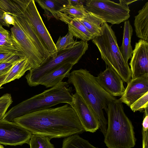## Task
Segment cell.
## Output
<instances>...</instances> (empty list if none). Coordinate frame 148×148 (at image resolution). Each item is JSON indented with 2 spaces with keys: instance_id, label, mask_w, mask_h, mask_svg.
<instances>
[{
  "instance_id": "obj_1",
  "label": "cell",
  "mask_w": 148,
  "mask_h": 148,
  "mask_svg": "<svg viewBox=\"0 0 148 148\" xmlns=\"http://www.w3.org/2000/svg\"><path fill=\"white\" fill-rule=\"evenodd\" d=\"M14 122L32 134L53 138H66L85 131L75 112L68 104L28 113Z\"/></svg>"
},
{
  "instance_id": "obj_2",
  "label": "cell",
  "mask_w": 148,
  "mask_h": 148,
  "mask_svg": "<svg viewBox=\"0 0 148 148\" xmlns=\"http://www.w3.org/2000/svg\"><path fill=\"white\" fill-rule=\"evenodd\" d=\"M67 83L74 86L76 92L81 97L96 116L99 129L104 136L107 120L104 114L109 103L116 98L104 90L97 82L95 77L86 69H80L71 71Z\"/></svg>"
},
{
  "instance_id": "obj_3",
  "label": "cell",
  "mask_w": 148,
  "mask_h": 148,
  "mask_svg": "<svg viewBox=\"0 0 148 148\" xmlns=\"http://www.w3.org/2000/svg\"><path fill=\"white\" fill-rule=\"evenodd\" d=\"M12 16L14 24L10 32L12 42L18 51V56L27 58L32 69L36 68L48 60L50 54L23 15Z\"/></svg>"
},
{
  "instance_id": "obj_4",
  "label": "cell",
  "mask_w": 148,
  "mask_h": 148,
  "mask_svg": "<svg viewBox=\"0 0 148 148\" xmlns=\"http://www.w3.org/2000/svg\"><path fill=\"white\" fill-rule=\"evenodd\" d=\"M67 82H60L55 86L27 99L12 108L3 119L10 122L27 114L43 110L57 104L69 105L72 100L71 87Z\"/></svg>"
},
{
  "instance_id": "obj_5",
  "label": "cell",
  "mask_w": 148,
  "mask_h": 148,
  "mask_svg": "<svg viewBox=\"0 0 148 148\" xmlns=\"http://www.w3.org/2000/svg\"><path fill=\"white\" fill-rule=\"evenodd\" d=\"M107 127L104 142L108 148H132L136 139L133 125L119 99L111 102L106 112Z\"/></svg>"
},
{
  "instance_id": "obj_6",
  "label": "cell",
  "mask_w": 148,
  "mask_h": 148,
  "mask_svg": "<svg viewBox=\"0 0 148 148\" xmlns=\"http://www.w3.org/2000/svg\"><path fill=\"white\" fill-rule=\"evenodd\" d=\"M117 39L111 26L104 22L101 25L100 35L92 40L106 65L115 71L124 82L127 83L131 79V71L122 55Z\"/></svg>"
},
{
  "instance_id": "obj_7",
  "label": "cell",
  "mask_w": 148,
  "mask_h": 148,
  "mask_svg": "<svg viewBox=\"0 0 148 148\" xmlns=\"http://www.w3.org/2000/svg\"><path fill=\"white\" fill-rule=\"evenodd\" d=\"M88 47L87 41L81 40L64 50L58 51L54 58H50L39 67L32 69L25 76L28 85L37 86L40 78L60 66L66 63L75 65L85 53Z\"/></svg>"
},
{
  "instance_id": "obj_8",
  "label": "cell",
  "mask_w": 148,
  "mask_h": 148,
  "mask_svg": "<svg viewBox=\"0 0 148 148\" xmlns=\"http://www.w3.org/2000/svg\"><path fill=\"white\" fill-rule=\"evenodd\" d=\"M84 7L105 22L119 24L127 20L130 16L128 6L107 0H84Z\"/></svg>"
},
{
  "instance_id": "obj_9",
  "label": "cell",
  "mask_w": 148,
  "mask_h": 148,
  "mask_svg": "<svg viewBox=\"0 0 148 148\" xmlns=\"http://www.w3.org/2000/svg\"><path fill=\"white\" fill-rule=\"evenodd\" d=\"M19 3L23 15L31 24L44 45L49 53L51 58L55 57L57 51L55 43L44 24L34 0H20Z\"/></svg>"
},
{
  "instance_id": "obj_10",
  "label": "cell",
  "mask_w": 148,
  "mask_h": 148,
  "mask_svg": "<svg viewBox=\"0 0 148 148\" xmlns=\"http://www.w3.org/2000/svg\"><path fill=\"white\" fill-rule=\"evenodd\" d=\"M32 134L14 122L0 120V144L11 146L29 144Z\"/></svg>"
},
{
  "instance_id": "obj_11",
  "label": "cell",
  "mask_w": 148,
  "mask_h": 148,
  "mask_svg": "<svg viewBox=\"0 0 148 148\" xmlns=\"http://www.w3.org/2000/svg\"><path fill=\"white\" fill-rule=\"evenodd\" d=\"M129 63L131 78L148 74V42L140 39L136 42Z\"/></svg>"
},
{
  "instance_id": "obj_12",
  "label": "cell",
  "mask_w": 148,
  "mask_h": 148,
  "mask_svg": "<svg viewBox=\"0 0 148 148\" xmlns=\"http://www.w3.org/2000/svg\"><path fill=\"white\" fill-rule=\"evenodd\" d=\"M72 96V100L69 105L76 114L85 131L95 132L99 128L96 116L77 93L75 92Z\"/></svg>"
},
{
  "instance_id": "obj_13",
  "label": "cell",
  "mask_w": 148,
  "mask_h": 148,
  "mask_svg": "<svg viewBox=\"0 0 148 148\" xmlns=\"http://www.w3.org/2000/svg\"><path fill=\"white\" fill-rule=\"evenodd\" d=\"M95 78L102 88L114 97H121L124 92V81L119 74L110 67L107 66L105 70L101 72Z\"/></svg>"
},
{
  "instance_id": "obj_14",
  "label": "cell",
  "mask_w": 148,
  "mask_h": 148,
  "mask_svg": "<svg viewBox=\"0 0 148 148\" xmlns=\"http://www.w3.org/2000/svg\"><path fill=\"white\" fill-rule=\"evenodd\" d=\"M127 83L123 93L119 99L130 107L148 92V74L131 79Z\"/></svg>"
},
{
  "instance_id": "obj_15",
  "label": "cell",
  "mask_w": 148,
  "mask_h": 148,
  "mask_svg": "<svg viewBox=\"0 0 148 148\" xmlns=\"http://www.w3.org/2000/svg\"><path fill=\"white\" fill-rule=\"evenodd\" d=\"M74 65L73 64L66 63L60 66L42 76L38 80L37 86L42 85L46 88L55 86L64 78L68 77Z\"/></svg>"
},
{
  "instance_id": "obj_16",
  "label": "cell",
  "mask_w": 148,
  "mask_h": 148,
  "mask_svg": "<svg viewBox=\"0 0 148 148\" xmlns=\"http://www.w3.org/2000/svg\"><path fill=\"white\" fill-rule=\"evenodd\" d=\"M57 14L59 19L68 25L69 32L74 37L86 41L92 40L95 38L77 19L59 12Z\"/></svg>"
},
{
  "instance_id": "obj_17",
  "label": "cell",
  "mask_w": 148,
  "mask_h": 148,
  "mask_svg": "<svg viewBox=\"0 0 148 148\" xmlns=\"http://www.w3.org/2000/svg\"><path fill=\"white\" fill-rule=\"evenodd\" d=\"M134 25L137 37L148 42V2L135 16Z\"/></svg>"
},
{
  "instance_id": "obj_18",
  "label": "cell",
  "mask_w": 148,
  "mask_h": 148,
  "mask_svg": "<svg viewBox=\"0 0 148 148\" xmlns=\"http://www.w3.org/2000/svg\"><path fill=\"white\" fill-rule=\"evenodd\" d=\"M44 10V14L49 20L51 18L59 20L57 13L69 4L68 0H36Z\"/></svg>"
},
{
  "instance_id": "obj_19",
  "label": "cell",
  "mask_w": 148,
  "mask_h": 148,
  "mask_svg": "<svg viewBox=\"0 0 148 148\" xmlns=\"http://www.w3.org/2000/svg\"><path fill=\"white\" fill-rule=\"evenodd\" d=\"M31 69L30 64L27 58H19L15 62L8 73L3 84L19 79L26 71Z\"/></svg>"
},
{
  "instance_id": "obj_20",
  "label": "cell",
  "mask_w": 148,
  "mask_h": 148,
  "mask_svg": "<svg viewBox=\"0 0 148 148\" xmlns=\"http://www.w3.org/2000/svg\"><path fill=\"white\" fill-rule=\"evenodd\" d=\"M133 32V29L130 21L127 20L125 21L122 43L119 49L123 58L127 63L132 56L133 50L131 43Z\"/></svg>"
},
{
  "instance_id": "obj_21",
  "label": "cell",
  "mask_w": 148,
  "mask_h": 148,
  "mask_svg": "<svg viewBox=\"0 0 148 148\" xmlns=\"http://www.w3.org/2000/svg\"><path fill=\"white\" fill-rule=\"evenodd\" d=\"M76 19L80 22L95 37L100 35L101 25L105 22L98 16L88 12L85 17Z\"/></svg>"
},
{
  "instance_id": "obj_22",
  "label": "cell",
  "mask_w": 148,
  "mask_h": 148,
  "mask_svg": "<svg viewBox=\"0 0 148 148\" xmlns=\"http://www.w3.org/2000/svg\"><path fill=\"white\" fill-rule=\"evenodd\" d=\"M5 12L12 15L23 14L19 0H0V23L2 26L9 27L2 20V15Z\"/></svg>"
},
{
  "instance_id": "obj_23",
  "label": "cell",
  "mask_w": 148,
  "mask_h": 148,
  "mask_svg": "<svg viewBox=\"0 0 148 148\" xmlns=\"http://www.w3.org/2000/svg\"><path fill=\"white\" fill-rule=\"evenodd\" d=\"M61 148H98L94 146L78 134H75L66 137L63 139Z\"/></svg>"
},
{
  "instance_id": "obj_24",
  "label": "cell",
  "mask_w": 148,
  "mask_h": 148,
  "mask_svg": "<svg viewBox=\"0 0 148 148\" xmlns=\"http://www.w3.org/2000/svg\"><path fill=\"white\" fill-rule=\"evenodd\" d=\"M51 139L42 135L32 134L29 144L30 148H55L50 142Z\"/></svg>"
},
{
  "instance_id": "obj_25",
  "label": "cell",
  "mask_w": 148,
  "mask_h": 148,
  "mask_svg": "<svg viewBox=\"0 0 148 148\" xmlns=\"http://www.w3.org/2000/svg\"><path fill=\"white\" fill-rule=\"evenodd\" d=\"M59 12L75 18L85 17L87 14L83 4L73 5L69 3Z\"/></svg>"
},
{
  "instance_id": "obj_26",
  "label": "cell",
  "mask_w": 148,
  "mask_h": 148,
  "mask_svg": "<svg viewBox=\"0 0 148 148\" xmlns=\"http://www.w3.org/2000/svg\"><path fill=\"white\" fill-rule=\"evenodd\" d=\"M74 37L69 31L65 36H60L55 44L57 52L65 49L75 43L77 41L74 40Z\"/></svg>"
},
{
  "instance_id": "obj_27",
  "label": "cell",
  "mask_w": 148,
  "mask_h": 148,
  "mask_svg": "<svg viewBox=\"0 0 148 148\" xmlns=\"http://www.w3.org/2000/svg\"><path fill=\"white\" fill-rule=\"evenodd\" d=\"M19 58L14 53L0 61V76L8 72L15 62Z\"/></svg>"
},
{
  "instance_id": "obj_28",
  "label": "cell",
  "mask_w": 148,
  "mask_h": 148,
  "mask_svg": "<svg viewBox=\"0 0 148 148\" xmlns=\"http://www.w3.org/2000/svg\"><path fill=\"white\" fill-rule=\"evenodd\" d=\"M12 102V97L9 94H5L0 97V120L3 119Z\"/></svg>"
},
{
  "instance_id": "obj_29",
  "label": "cell",
  "mask_w": 148,
  "mask_h": 148,
  "mask_svg": "<svg viewBox=\"0 0 148 148\" xmlns=\"http://www.w3.org/2000/svg\"><path fill=\"white\" fill-rule=\"evenodd\" d=\"M148 92L139 98L130 107L134 112L141 111L148 108Z\"/></svg>"
},
{
  "instance_id": "obj_30",
  "label": "cell",
  "mask_w": 148,
  "mask_h": 148,
  "mask_svg": "<svg viewBox=\"0 0 148 148\" xmlns=\"http://www.w3.org/2000/svg\"><path fill=\"white\" fill-rule=\"evenodd\" d=\"M142 148H148V112H145L142 123Z\"/></svg>"
},
{
  "instance_id": "obj_31",
  "label": "cell",
  "mask_w": 148,
  "mask_h": 148,
  "mask_svg": "<svg viewBox=\"0 0 148 148\" xmlns=\"http://www.w3.org/2000/svg\"><path fill=\"white\" fill-rule=\"evenodd\" d=\"M0 51L14 52L18 56V51L14 47L12 43L5 40H0Z\"/></svg>"
},
{
  "instance_id": "obj_32",
  "label": "cell",
  "mask_w": 148,
  "mask_h": 148,
  "mask_svg": "<svg viewBox=\"0 0 148 148\" xmlns=\"http://www.w3.org/2000/svg\"><path fill=\"white\" fill-rule=\"evenodd\" d=\"M0 40H5L12 42L10 32L5 29L0 23Z\"/></svg>"
},
{
  "instance_id": "obj_33",
  "label": "cell",
  "mask_w": 148,
  "mask_h": 148,
  "mask_svg": "<svg viewBox=\"0 0 148 148\" xmlns=\"http://www.w3.org/2000/svg\"><path fill=\"white\" fill-rule=\"evenodd\" d=\"M2 20L9 27L10 25L13 26L14 24V21L12 16L7 13H3L2 16Z\"/></svg>"
},
{
  "instance_id": "obj_34",
  "label": "cell",
  "mask_w": 148,
  "mask_h": 148,
  "mask_svg": "<svg viewBox=\"0 0 148 148\" xmlns=\"http://www.w3.org/2000/svg\"><path fill=\"white\" fill-rule=\"evenodd\" d=\"M14 53H15L12 52L0 51V61Z\"/></svg>"
},
{
  "instance_id": "obj_35",
  "label": "cell",
  "mask_w": 148,
  "mask_h": 148,
  "mask_svg": "<svg viewBox=\"0 0 148 148\" xmlns=\"http://www.w3.org/2000/svg\"><path fill=\"white\" fill-rule=\"evenodd\" d=\"M69 4L72 5H76L83 4L84 3V0H68Z\"/></svg>"
},
{
  "instance_id": "obj_36",
  "label": "cell",
  "mask_w": 148,
  "mask_h": 148,
  "mask_svg": "<svg viewBox=\"0 0 148 148\" xmlns=\"http://www.w3.org/2000/svg\"><path fill=\"white\" fill-rule=\"evenodd\" d=\"M137 0H120L119 2L125 5L128 6V5L134 2Z\"/></svg>"
},
{
  "instance_id": "obj_37",
  "label": "cell",
  "mask_w": 148,
  "mask_h": 148,
  "mask_svg": "<svg viewBox=\"0 0 148 148\" xmlns=\"http://www.w3.org/2000/svg\"><path fill=\"white\" fill-rule=\"evenodd\" d=\"M8 72L0 76V88L2 85H3L4 81L7 75Z\"/></svg>"
},
{
  "instance_id": "obj_38",
  "label": "cell",
  "mask_w": 148,
  "mask_h": 148,
  "mask_svg": "<svg viewBox=\"0 0 148 148\" xmlns=\"http://www.w3.org/2000/svg\"><path fill=\"white\" fill-rule=\"evenodd\" d=\"M0 148H4V147L2 145L0 144Z\"/></svg>"
}]
</instances>
